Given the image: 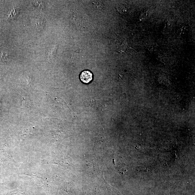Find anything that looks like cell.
<instances>
[{"label": "cell", "instance_id": "obj_3", "mask_svg": "<svg viewBox=\"0 0 195 195\" xmlns=\"http://www.w3.org/2000/svg\"><path fill=\"white\" fill-rule=\"evenodd\" d=\"M6 52L2 51H0V57L1 59L5 58V59L6 58L7 59L8 57H10L8 55V54Z\"/></svg>", "mask_w": 195, "mask_h": 195}, {"label": "cell", "instance_id": "obj_2", "mask_svg": "<svg viewBox=\"0 0 195 195\" xmlns=\"http://www.w3.org/2000/svg\"><path fill=\"white\" fill-rule=\"evenodd\" d=\"M37 28L41 29L43 28V20L41 18H37L36 21Z\"/></svg>", "mask_w": 195, "mask_h": 195}, {"label": "cell", "instance_id": "obj_1", "mask_svg": "<svg viewBox=\"0 0 195 195\" xmlns=\"http://www.w3.org/2000/svg\"><path fill=\"white\" fill-rule=\"evenodd\" d=\"M80 79L82 82L88 83L93 79V74L89 71H84L81 73Z\"/></svg>", "mask_w": 195, "mask_h": 195}]
</instances>
